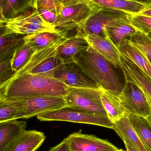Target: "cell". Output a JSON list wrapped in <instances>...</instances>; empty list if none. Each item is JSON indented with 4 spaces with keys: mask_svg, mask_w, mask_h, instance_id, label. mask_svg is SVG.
<instances>
[{
    "mask_svg": "<svg viewBox=\"0 0 151 151\" xmlns=\"http://www.w3.org/2000/svg\"><path fill=\"white\" fill-rule=\"evenodd\" d=\"M128 116L123 117L114 122L112 129L124 142L128 143L138 151H148L141 142Z\"/></svg>",
    "mask_w": 151,
    "mask_h": 151,
    "instance_id": "obj_16",
    "label": "cell"
},
{
    "mask_svg": "<svg viewBox=\"0 0 151 151\" xmlns=\"http://www.w3.org/2000/svg\"><path fill=\"white\" fill-rule=\"evenodd\" d=\"M83 1H90V0H83Z\"/></svg>",
    "mask_w": 151,
    "mask_h": 151,
    "instance_id": "obj_43",
    "label": "cell"
},
{
    "mask_svg": "<svg viewBox=\"0 0 151 151\" xmlns=\"http://www.w3.org/2000/svg\"><path fill=\"white\" fill-rule=\"evenodd\" d=\"M129 119L147 150L151 151V125L147 119L133 114L129 115Z\"/></svg>",
    "mask_w": 151,
    "mask_h": 151,
    "instance_id": "obj_26",
    "label": "cell"
},
{
    "mask_svg": "<svg viewBox=\"0 0 151 151\" xmlns=\"http://www.w3.org/2000/svg\"><path fill=\"white\" fill-rule=\"evenodd\" d=\"M120 60L126 81L135 83L151 98V80L149 76L128 58L121 55Z\"/></svg>",
    "mask_w": 151,
    "mask_h": 151,
    "instance_id": "obj_14",
    "label": "cell"
},
{
    "mask_svg": "<svg viewBox=\"0 0 151 151\" xmlns=\"http://www.w3.org/2000/svg\"><path fill=\"white\" fill-rule=\"evenodd\" d=\"M124 143L125 144V147H126V151H138L128 143L126 142Z\"/></svg>",
    "mask_w": 151,
    "mask_h": 151,
    "instance_id": "obj_39",
    "label": "cell"
},
{
    "mask_svg": "<svg viewBox=\"0 0 151 151\" xmlns=\"http://www.w3.org/2000/svg\"><path fill=\"white\" fill-rule=\"evenodd\" d=\"M1 35L16 33L26 35L40 32H58L55 27L46 22L35 8H31L0 24ZM59 33V32H58Z\"/></svg>",
    "mask_w": 151,
    "mask_h": 151,
    "instance_id": "obj_4",
    "label": "cell"
},
{
    "mask_svg": "<svg viewBox=\"0 0 151 151\" xmlns=\"http://www.w3.org/2000/svg\"><path fill=\"white\" fill-rule=\"evenodd\" d=\"M66 39L54 45L35 51L24 67L16 72L12 78L28 73L45 59L56 55L58 48Z\"/></svg>",
    "mask_w": 151,
    "mask_h": 151,
    "instance_id": "obj_23",
    "label": "cell"
},
{
    "mask_svg": "<svg viewBox=\"0 0 151 151\" xmlns=\"http://www.w3.org/2000/svg\"><path fill=\"white\" fill-rule=\"evenodd\" d=\"M41 121H64L100 126L113 129V123L108 116L90 113L66 106L37 115Z\"/></svg>",
    "mask_w": 151,
    "mask_h": 151,
    "instance_id": "obj_6",
    "label": "cell"
},
{
    "mask_svg": "<svg viewBox=\"0 0 151 151\" xmlns=\"http://www.w3.org/2000/svg\"><path fill=\"white\" fill-rule=\"evenodd\" d=\"M69 88L54 78L25 73L0 84V99H21L44 96L64 97Z\"/></svg>",
    "mask_w": 151,
    "mask_h": 151,
    "instance_id": "obj_1",
    "label": "cell"
},
{
    "mask_svg": "<svg viewBox=\"0 0 151 151\" xmlns=\"http://www.w3.org/2000/svg\"><path fill=\"white\" fill-rule=\"evenodd\" d=\"M114 151H126L124 150H122V149H119V150H118Z\"/></svg>",
    "mask_w": 151,
    "mask_h": 151,
    "instance_id": "obj_42",
    "label": "cell"
},
{
    "mask_svg": "<svg viewBox=\"0 0 151 151\" xmlns=\"http://www.w3.org/2000/svg\"><path fill=\"white\" fill-rule=\"evenodd\" d=\"M32 8L38 9L40 8L56 12L58 14L61 7L57 0H33Z\"/></svg>",
    "mask_w": 151,
    "mask_h": 151,
    "instance_id": "obj_33",
    "label": "cell"
},
{
    "mask_svg": "<svg viewBox=\"0 0 151 151\" xmlns=\"http://www.w3.org/2000/svg\"><path fill=\"white\" fill-rule=\"evenodd\" d=\"M121 55L128 58L133 61L151 80V65L145 57L129 41L126 44L118 47Z\"/></svg>",
    "mask_w": 151,
    "mask_h": 151,
    "instance_id": "obj_24",
    "label": "cell"
},
{
    "mask_svg": "<svg viewBox=\"0 0 151 151\" xmlns=\"http://www.w3.org/2000/svg\"><path fill=\"white\" fill-rule=\"evenodd\" d=\"M66 38L59 33L44 32L25 35L24 40L38 50L54 45Z\"/></svg>",
    "mask_w": 151,
    "mask_h": 151,
    "instance_id": "obj_21",
    "label": "cell"
},
{
    "mask_svg": "<svg viewBox=\"0 0 151 151\" xmlns=\"http://www.w3.org/2000/svg\"><path fill=\"white\" fill-rule=\"evenodd\" d=\"M101 99L107 116L113 123L129 115L118 96L103 89Z\"/></svg>",
    "mask_w": 151,
    "mask_h": 151,
    "instance_id": "obj_20",
    "label": "cell"
},
{
    "mask_svg": "<svg viewBox=\"0 0 151 151\" xmlns=\"http://www.w3.org/2000/svg\"><path fill=\"white\" fill-rule=\"evenodd\" d=\"M25 35L16 33L3 34L0 36V62L12 56L15 50L22 46Z\"/></svg>",
    "mask_w": 151,
    "mask_h": 151,
    "instance_id": "obj_25",
    "label": "cell"
},
{
    "mask_svg": "<svg viewBox=\"0 0 151 151\" xmlns=\"http://www.w3.org/2000/svg\"><path fill=\"white\" fill-rule=\"evenodd\" d=\"M147 35H148V36H149V37L151 39V32L148 33V34H147Z\"/></svg>",
    "mask_w": 151,
    "mask_h": 151,
    "instance_id": "obj_41",
    "label": "cell"
},
{
    "mask_svg": "<svg viewBox=\"0 0 151 151\" xmlns=\"http://www.w3.org/2000/svg\"><path fill=\"white\" fill-rule=\"evenodd\" d=\"M66 139L71 151H114L119 150L108 140L81 132L72 133Z\"/></svg>",
    "mask_w": 151,
    "mask_h": 151,
    "instance_id": "obj_11",
    "label": "cell"
},
{
    "mask_svg": "<svg viewBox=\"0 0 151 151\" xmlns=\"http://www.w3.org/2000/svg\"><path fill=\"white\" fill-rule=\"evenodd\" d=\"M84 36L90 47L112 63L116 67L121 69V55L118 48L113 44L107 35L106 37L90 34Z\"/></svg>",
    "mask_w": 151,
    "mask_h": 151,
    "instance_id": "obj_13",
    "label": "cell"
},
{
    "mask_svg": "<svg viewBox=\"0 0 151 151\" xmlns=\"http://www.w3.org/2000/svg\"><path fill=\"white\" fill-rule=\"evenodd\" d=\"M102 88L70 87L64 98L66 106L90 113L107 116L102 103Z\"/></svg>",
    "mask_w": 151,
    "mask_h": 151,
    "instance_id": "obj_8",
    "label": "cell"
},
{
    "mask_svg": "<svg viewBox=\"0 0 151 151\" xmlns=\"http://www.w3.org/2000/svg\"><path fill=\"white\" fill-rule=\"evenodd\" d=\"M139 13L151 17V1L148 3L145 9Z\"/></svg>",
    "mask_w": 151,
    "mask_h": 151,
    "instance_id": "obj_37",
    "label": "cell"
},
{
    "mask_svg": "<svg viewBox=\"0 0 151 151\" xmlns=\"http://www.w3.org/2000/svg\"><path fill=\"white\" fill-rule=\"evenodd\" d=\"M145 93V95H146V97H147V99H148V101H149V104H150V115L149 116L146 118L147 120L149 121V122H150V124L151 125V98L147 93Z\"/></svg>",
    "mask_w": 151,
    "mask_h": 151,
    "instance_id": "obj_38",
    "label": "cell"
},
{
    "mask_svg": "<svg viewBox=\"0 0 151 151\" xmlns=\"http://www.w3.org/2000/svg\"><path fill=\"white\" fill-rule=\"evenodd\" d=\"M90 47L84 35L78 34L64 41L58 48L56 55L64 64L75 63L77 55Z\"/></svg>",
    "mask_w": 151,
    "mask_h": 151,
    "instance_id": "obj_12",
    "label": "cell"
},
{
    "mask_svg": "<svg viewBox=\"0 0 151 151\" xmlns=\"http://www.w3.org/2000/svg\"><path fill=\"white\" fill-rule=\"evenodd\" d=\"M49 151H71L69 144L65 138L60 143L52 147Z\"/></svg>",
    "mask_w": 151,
    "mask_h": 151,
    "instance_id": "obj_35",
    "label": "cell"
},
{
    "mask_svg": "<svg viewBox=\"0 0 151 151\" xmlns=\"http://www.w3.org/2000/svg\"><path fill=\"white\" fill-rule=\"evenodd\" d=\"M27 123L17 119L0 122V151H3L25 131Z\"/></svg>",
    "mask_w": 151,
    "mask_h": 151,
    "instance_id": "obj_17",
    "label": "cell"
},
{
    "mask_svg": "<svg viewBox=\"0 0 151 151\" xmlns=\"http://www.w3.org/2000/svg\"><path fill=\"white\" fill-rule=\"evenodd\" d=\"M106 35L117 47L129 41L137 30L130 24H122L107 27L105 28Z\"/></svg>",
    "mask_w": 151,
    "mask_h": 151,
    "instance_id": "obj_22",
    "label": "cell"
},
{
    "mask_svg": "<svg viewBox=\"0 0 151 151\" xmlns=\"http://www.w3.org/2000/svg\"><path fill=\"white\" fill-rule=\"evenodd\" d=\"M128 14L129 23L137 31L146 35L151 32V17L140 13H128Z\"/></svg>",
    "mask_w": 151,
    "mask_h": 151,
    "instance_id": "obj_30",
    "label": "cell"
},
{
    "mask_svg": "<svg viewBox=\"0 0 151 151\" xmlns=\"http://www.w3.org/2000/svg\"><path fill=\"white\" fill-rule=\"evenodd\" d=\"M131 1H137L142 2L148 3L150 2L151 1V0H131Z\"/></svg>",
    "mask_w": 151,
    "mask_h": 151,
    "instance_id": "obj_40",
    "label": "cell"
},
{
    "mask_svg": "<svg viewBox=\"0 0 151 151\" xmlns=\"http://www.w3.org/2000/svg\"><path fill=\"white\" fill-rule=\"evenodd\" d=\"M75 63L101 88L118 96L123 89L118 68L92 47L79 53Z\"/></svg>",
    "mask_w": 151,
    "mask_h": 151,
    "instance_id": "obj_2",
    "label": "cell"
},
{
    "mask_svg": "<svg viewBox=\"0 0 151 151\" xmlns=\"http://www.w3.org/2000/svg\"><path fill=\"white\" fill-rule=\"evenodd\" d=\"M0 102L8 103L16 107L17 111V119H30L43 113L66 106L64 97L44 96L21 99H0Z\"/></svg>",
    "mask_w": 151,
    "mask_h": 151,
    "instance_id": "obj_5",
    "label": "cell"
},
{
    "mask_svg": "<svg viewBox=\"0 0 151 151\" xmlns=\"http://www.w3.org/2000/svg\"><path fill=\"white\" fill-rule=\"evenodd\" d=\"M129 42L136 47L151 65V39L148 35L137 30Z\"/></svg>",
    "mask_w": 151,
    "mask_h": 151,
    "instance_id": "obj_29",
    "label": "cell"
},
{
    "mask_svg": "<svg viewBox=\"0 0 151 151\" xmlns=\"http://www.w3.org/2000/svg\"><path fill=\"white\" fill-rule=\"evenodd\" d=\"M33 0H0V24L32 8Z\"/></svg>",
    "mask_w": 151,
    "mask_h": 151,
    "instance_id": "obj_19",
    "label": "cell"
},
{
    "mask_svg": "<svg viewBox=\"0 0 151 151\" xmlns=\"http://www.w3.org/2000/svg\"><path fill=\"white\" fill-rule=\"evenodd\" d=\"M98 9L109 8L128 13H139L145 9L146 3L131 0H90Z\"/></svg>",
    "mask_w": 151,
    "mask_h": 151,
    "instance_id": "obj_18",
    "label": "cell"
},
{
    "mask_svg": "<svg viewBox=\"0 0 151 151\" xmlns=\"http://www.w3.org/2000/svg\"><path fill=\"white\" fill-rule=\"evenodd\" d=\"M122 24H130L128 13L109 8H101L79 27L77 33L106 37L105 27Z\"/></svg>",
    "mask_w": 151,
    "mask_h": 151,
    "instance_id": "obj_7",
    "label": "cell"
},
{
    "mask_svg": "<svg viewBox=\"0 0 151 151\" xmlns=\"http://www.w3.org/2000/svg\"><path fill=\"white\" fill-rule=\"evenodd\" d=\"M12 57L0 62V84L9 80L16 73L12 68Z\"/></svg>",
    "mask_w": 151,
    "mask_h": 151,
    "instance_id": "obj_32",
    "label": "cell"
},
{
    "mask_svg": "<svg viewBox=\"0 0 151 151\" xmlns=\"http://www.w3.org/2000/svg\"><path fill=\"white\" fill-rule=\"evenodd\" d=\"M37 10L43 19L50 24L54 26L55 28L58 18L57 13L54 11L42 8L38 9Z\"/></svg>",
    "mask_w": 151,
    "mask_h": 151,
    "instance_id": "obj_34",
    "label": "cell"
},
{
    "mask_svg": "<svg viewBox=\"0 0 151 151\" xmlns=\"http://www.w3.org/2000/svg\"><path fill=\"white\" fill-rule=\"evenodd\" d=\"M45 138L42 132L26 130L3 151H35L41 146Z\"/></svg>",
    "mask_w": 151,
    "mask_h": 151,
    "instance_id": "obj_15",
    "label": "cell"
},
{
    "mask_svg": "<svg viewBox=\"0 0 151 151\" xmlns=\"http://www.w3.org/2000/svg\"><path fill=\"white\" fill-rule=\"evenodd\" d=\"M118 97L129 114L138 115L146 119L150 115V107L145 93L135 83L126 81Z\"/></svg>",
    "mask_w": 151,
    "mask_h": 151,
    "instance_id": "obj_9",
    "label": "cell"
},
{
    "mask_svg": "<svg viewBox=\"0 0 151 151\" xmlns=\"http://www.w3.org/2000/svg\"><path fill=\"white\" fill-rule=\"evenodd\" d=\"M64 64L63 61L56 55L45 59L27 73L50 77L53 72Z\"/></svg>",
    "mask_w": 151,
    "mask_h": 151,
    "instance_id": "obj_28",
    "label": "cell"
},
{
    "mask_svg": "<svg viewBox=\"0 0 151 151\" xmlns=\"http://www.w3.org/2000/svg\"><path fill=\"white\" fill-rule=\"evenodd\" d=\"M17 111L14 106L0 102V122L17 119Z\"/></svg>",
    "mask_w": 151,
    "mask_h": 151,
    "instance_id": "obj_31",
    "label": "cell"
},
{
    "mask_svg": "<svg viewBox=\"0 0 151 151\" xmlns=\"http://www.w3.org/2000/svg\"><path fill=\"white\" fill-rule=\"evenodd\" d=\"M57 1L62 7H67L86 1L83 0H57Z\"/></svg>",
    "mask_w": 151,
    "mask_h": 151,
    "instance_id": "obj_36",
    "label": "cell"
},
{
    "mask_svg": "<svg viewBox=\"0 0 151 151\" xmlns=\"http://www.w3.org/2000/svg\"><path fill=\"white\" fill-rule=\"evenodd\" d=\"M50 77L55 78L70 87L101 88L75 63L64 64L53 72Z\"/></svg>",
    "mask_w": 151,
    "mask_h": 151,
    "instance_id": "obj_10",
    "label": "cell"
},
{
    "mask_svg": "<svg viewBox=\"0 0 151 151\" xmlns=\"http://www.w3.org/2000/svg\"><path fill=\"white\" fill-rule=\"evenodd\" d=\"M37 51L31 44L25 42L17 49L12 55L11 60L12 68L15 73L22 69L31 58L34 53Z\"/></svg>",
    "mask_w": 151,
    "mask_h": 151,
    "instance_id": "obj_27",
    "label": "cell"
},
{
    "mask_svg": "<svg viewBox=\"0 0 151 151\" xmlns=\"http://www.w3.org/2000/svg\"><path fill=\"white\" fill-rule=\"evenodd\" d=\"M99 9L90 1L63 7L58 14L55 30L66 38L78 34L79 27Z\"/></svg>",
    "mask_w": 151,
    "mask_h": 151,
    "instance_id": "obj_3",
    "label": "cell"
}]
</instances>
